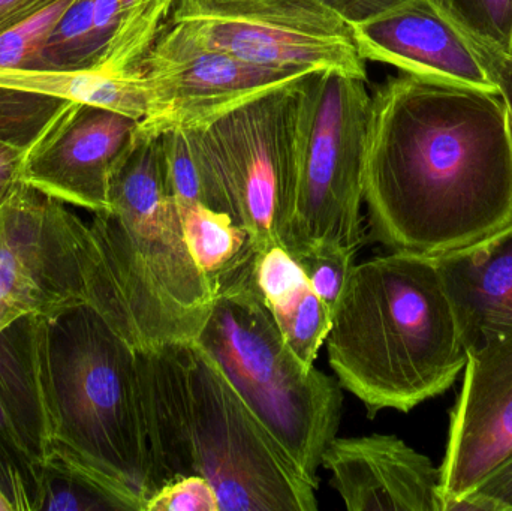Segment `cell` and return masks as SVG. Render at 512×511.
I'll return each mask as SVG.
<instances>
[{
	"instance_id": "6da1fadb",
	"label": "cell",
	"mask_w": 512,
	"mask_h": 511,
	"mask_svg": "<svg viewBox=\"0 0 512 511\" xmlns=\"http://www.w3.org/2000/svg\"><path fill=\"white\" fill-rule=\"evenodd\" d=\"M367 240L439 257L512 222V140L498 93L402 74L372 93Z\"/></svg>"
},
{
	"instance_id": "7a4b0ae2",
	"label": "cell",
	"mask_w": 512,
	"mask_h": 511,
	"mask_svg": "<svg viewBox=\"0 0 512 511\" xmlns=\"http://www.w3.org/2000/svg\"><path fill=\"white\" fill-rule=\"evenodd\" d=\"M138 375L155 494L198 476L219 511L318 509L315 486L197 341L138 353Z\"/></svg>"
},
{
	"instance_id": "3957f363",
	"label": "cell",
	"mask_w": 512,
	"mask_h": 511,
	"mask_svg": "<svg viewBox=\"0 0 512 511\" xmlns=\"http://www.w3.org/2000/svg\"><path fill=\"white\" fill-rule=\"evenodd\" d=\"M89 230V305L138 353L197 341L218 294L186 245L159 135L137 129Z\"/></svg>"
},
{
	"instance_id": "277c9868",
	"label": "cell",
	"mask_w": 512,
	"mask_h": 511,
	"mask_svg": "<svg viewBox=\"0 0 512 511\" xmlns=\"http://www.w3.org/2000/svg\"><path fill=\"white\" fill-rule=\"evenodd\" d=\"M325 345L337 381L369 419L444 395L468 363L435 258L411 252L352 267Z\"/></svg>"
},
{
	"instance_id": "5b68a950",
	"label": "cell",
	"mask_w": 512,
	"mask_h": 511,
	"mask_svg": "<svg viewBox=\"0 0 512 511\" xmlns=\"http://www.w3.org/2000/svg\"><path fill=\"white\" fill-rule=\"evenodd\" d=\"M48 323L57 407L48 461L83 477L122 511H146L155 488L137 350L89 303Z\"/></svg>"
},
{
	"instance_id": "8992f818",
	"label": "cell",
	"mask_w": 512,
	"mask_h": 511,
	"mask_svg": "<svg viewBox=\"0 0 512 511\" xmlns=\"http://www.w3.org/2000/svg\"><path fill=\"white\" fill-rule=\"evenodd\" d=\"M254 260L222 285L197 342L318 489L322 455L342 419V386L315 366H304L286 345L256 290Z\"/></svg>"
},
{
	"instance_id": "52a82bcc",
	"label": "cell",
	"mask_w": 512,
	"mask_h": 511,
	"mask_svg": "<svg viewBox=\"0 0 512 511\" xmlns=\"http://www.w3.org/2000/svg\"><path fill=\"white\" fill-rule=\"evenodd\" d=\"M370 102L367 81L343 72L312 71L298 81L294 188L280 236L292 257L321 248L358 251L366 242Z\"/></svg>"
},
{
	"instance_id": "ba28073f",
	"label": "cell",
	"mask_w": 512,
	"mask_h": 511,
	"mask_svg": "<svg viewBox=\"0 0 512 511\" xmlns=\"http://www.w3.org/2000/svg\"><path fill=\"white\" fill-rule=\"evenodd\" d=\"M298 81L186 129L203 168L207 207L245 228L255 252L282 245L294 188Z\"/></svg>"
},
{
	"instance_id": "9c48e42d",
	"label": "cell",
	"mask_w": 512,
	"mask_h": 511,
	"mask_svg": "<svg viewBox=\"0 0 512 511\" xmlns=\"http://www.w3.org/2000/svg\"><path fill=\"white\" fill-rule=\"evenodd\" d=\"M171 23L256 65L369 80L351 26L319 0H177Z\"/></svg>"
},
{
	"instance_id": "30bf717a",
	"label": "cell",
	"mask_w": 512,
	"mask_h": 511,
	"mask_svg": "<svg viewBox=\"0 0 512 511\" xmlns=\"http://www.w3.org/2000/svg\"><path fill=\"white\" fill-rule=\"evenodd\" d=\"M92 240L65 203L21 183L0 207V330L89 303Z\"/></svg>"
},
{
	"instance_id": "8fae6325",
	"label": "cell",
	"mask_w": 512,
	"mask_h": 511,
	"mask_svg": "<svg viewBox=\"0 0 512 511\" xmlns=\"http://www.w3.org/2000/svg\"><path fill=\"white\" fill-rule=\"evenodd\" d=\"M309 72L246 62L207 47L185 27L170 23L141 68L150 105L138 128L155 135L171 129L203 128Z\"/></svg>"
},
{
	"instance_id": "7c38bea8",
	"label": "cell",
	"mask_w": 512,
	"mask_h": 511,
	"mask_svg": "<svg viewBox=\"0 0 512 511\" xmlns=\"http://www.w3.org/2000/svg\"><path fill=\"white\" fill-rule=\"evenodd\" d=\"M512 456V333L469 348L439 467L442 511H451Z\"/></svg>"
},
{
	"instance_id": "4fadbf2b",
	"label": "cell",
	"mask_w": 512,
	"mask_h": 511,
	"mask_svg": "<svg viewBox=\"0 0 512 511\" xmlns=\"http://www.w3.org/2000/svg\"><path fill=\"white\" fill-rule=\"evenodd\" d=\"M138 123L107 108L72 102L27 150L21 179L62 203L93 213L107 210L111 177Z\"/></svg>"
},
{
	"instance_id": "5bb4252c",
	"label": "cell",
	"mask_w": 512,
	"mask_h": 511,
	"mask_svg": "<svg viewBox=\"0 0 512 511\" xmlns=\"http://www.w3.org/2000/svg\"><path fill=\"white\" fill-rule=\"evenodd\" d=\"M351 30L363 60L415 77L498 93L468 36L433 0H408Z\"/></svg>"
},
{
	"instance_id": "9a60e30c",
	"label": "cell",
	"mask_w": 512,
	"mask_h": 511,
	"mask_svg": "<svg viewBox=\"0 0 512 511\" xmlns=\"http://www.w3.org/2000/svg\"><path fill=\"white\" fill-rule=\"evenodd\" d=\"M321 467L351 511H442L441 473L394 435L334 438Z\"/></svg>"
},
{
	"instance_id": "2e32d148",
	"label": "cell",
	"mask_w": 512,
	"mask_h": 511,
	"mask_svg": "<svg viewBox=\"0 0 512 511\" xmlns=\"http://www.w3.org/2000/svg\"><path fill=\"white\" fill-rule=\"evenodd\" d=\"M433 258L468 350L512 333V222L469 248Z\"/></svg>"
},
{
	"instance_id": "e0dca14e",
	"label": "cell",
	"mask_w": 512,
	"mask_h": 511,
	"mask_svg": "<svg viewBox=\"0 0 512 511\" xmlns=\"http://www.w3.org/2000/svg\"><path fill=\"white\" fill-rule=\"evenodd\" d=\"M0 86L59 96L72 102L107 108L132 119H146L149 87L143 75L116 77L104 72L0 68Z\"/></svg>"
},
{
	"instance_id": "ac0fdd59",
	"label": "cell",
	"mask_w": 512,
	"mask_h": 511,
	"mask_svg": "<svg viewBox=\"0 0 512 511\" xmlns=\"http://www.w3.org/2000/svg\"><path fill=\"white\" fill-rule=\"evenodd\" d=\"M186 245L216 294L255 258L251 236L227 213L201 203L177 204Z\"/></svg>"
},
{
	"instance_id": "d6986e66",
	"label": "cell",
	"mask_w": 512,
	"mask_h": 511,
	"mask_svg": "<svg viewBox=\"0 0 512 511\" xmlns=\"http://www.w3.org/2000/svg\"><path fill=\"white\" fill-rule=\"evenodd\" d=\"M177 0H128L95 71L116 77L141 74L144 60L171 23Z\"/></svg>"
},
{
	"instance_id": "ffe728a7",
	"label": "cell",
	"mask_w": 512,
	"mask_h": 511,
	"mask_svg": "<svg viewBox=\"0 0 512 511\" xmlns=\"http://www.w3.org/2000/svg\"><path fill=\"white\" fill-rule=\"evenodd\" d=\"M104 56L95 29V0H75L27 69L87 71Z\"/></svg>"
},
{
	"instance_id": "44dd1931",
	"label": "cell",
	"mask_w": 512,
	"mask_h": 511,
	"mask_svg": "<svg viewBox=\"0 0 512 511\" xmlns=\"http://www.w3.org/2000/svg\"><path fill=\"white\" fill-rule=\"evenodd\" d=\"M264 303L292 353L304 366L313 368L333 326V315L316 296L309 281Z\"/></svg>"
},
{
	"instance_id": "7402d4cb",
	"label": "cell",
	"mask_w": 512,
	"mask_h": 511,
	"mask_svg": "<svg viewBox=\"0 0 512 511\" xmlns=\"http://www.w3.org/2000/svg\"><path fill=\"white\" fill-rule=\"evenodd\" d=\"M69 104L59 96L0 86V141L27 152Z\"/></svg>"
},
{
	"instance_id": "603a6c76",
	"label": "cell",
	"mask_w": 512,
	"mask_h": 511,
	"mask_svg": "<svg viewBox=\"0 0 512 511\" xmlns=\"http://www.w3.org/2000/svg\"><path fill=\"white\" fill-rule=\"evenodd\" d=\"M465 35L512 54V0H433Z\"/></svg>"
},
{
	"instance_id": "cb8c5ba5",
	"label": "cell",
	"mask_w": 512,
	"mask_h": 511,
	"mask_svg": "<svg viewBox=\"0 0 512 511\" xmlns=\"http://www.w3.org/2000/svg\"><path fill=\"white\" fill-rule=\"evenodd\" d=\"M165 174L168 188L177 204L201 203L207 206V188L203 168L192 147L188 131L171 129L162 132Z\"/></svg>"
},
{
	"instance_id": "d4e9b609",
	"label": "cell",
	"mask_w": 512,
	"mask_h": 511,
	"mask_svg": "<svg viewBox=\"0 0 512 511\" xmlns=\"http://www.w3.org/2000/svg\"><path fill=\"white\" fill-rule=\"evenodd\" d=\"M75 0H57L0 35V68H29Z\"/></svg>"
},
{
	"instance_id": "484cf974",
	"label": "cell",
	"mask_w": 512,
	"mask_h": 511,
	"mask_svg": "<svg viewBox=\"0 0 512 511\" xmlns=\"http://www.w3.org/2000/svg\"><path fill=\"white\" fill-rule=\"evenodd\" d=\"M41 510L122 511L83 477L54 461H48L44 468Z\"/></svg>"
},
{
	"instance_id": "4316f807",
	"label": "cell",
	"mask_w": 512,
	"mask_h": 511,
	"mask_svg": "<svg viewBox=\"0 0 512 511\" xmlns=\"http://www.w3.org/2000/svg\"><path fill=\"white\" fill-rule=\"evenodd\" d=\"M357 251L343 248H321L295 255L316 296L330 309L331 315L339 305L348 284Z\"/></svg>"
},
{
	"instance_id": "83f0119b",
	"label": "cell",
	"mask_w": 512,
	"mask_h": 511,
	"mask_svg": "<svg viewBox=\"0 0 512 511\" xmlns=\"http://www.w3.org/2000/svg\"><path fill=\"white\" fill-rule=\"evenodd\" d=\"M146 511H219L215 489L203 477H180L162 486Z\"/></svg>"
},
{
	"instance_id": "f1b7e54d",
	"label": "cell",
	"mask_w": 512,
	"mask_h": 511,
	"mask_svg": "<svg viewBox=\"0 0 512 511\" xmlns=\"http://www.w3.org/2000/svg\"><path fill=\"white\" fill-rule=\"evenodd\" d=\"M451 511H512V456Z\"/></svg>"
},
{
	"instance_id": "f546056e",
	"label": "cell",
	"mask_w": 512,
	"mask_h": 511,
	"mask_svg": "<svg viewBox=\"0 0 512 511\" xmlns=\"http://www.w3.org/2000/svg\"><path fill=\"white\" fill-rule=\"evenodd\" d=\"M468 38L504 102L512 140V54L489 47L471 36Z\"/></svg>"
},
{
	"instance_id": "4dcf8cb0",
	"label": "cell",
	"mask_w": 512,
	"mask_h": 511,
	"mask_svg": "<svg viewBox=\"0 0 512 511\" xmlns=\"http://www.w3.org/2000/svg\"><path fill=\"white\" fill-rule=\"evenodd\" d=\"M336 12L349 26L372 20L408 0H319Z\"/></svg>"
},
{
	"instance_id": "1f68e13d",
	"label": "cell",
	"mask_w": 512,
	"mask_h": 511,
	"mask_svg": "<svg viewBox=\"0 0 512 511\" xmlns=\"http://www.w3.org/2000/svg\"><path fill=\"white\" fill-rule=\"evenodd\" d=\"M24 156H26V150L0 141V207L23 183L21 174H23Z\"/></svg>"
},
{
	"instance_id": "d6a6232c",
	"label": "cell",
	"mask_w": 512,
	"mask_h": 511,
	"mask_svg": "<svg viewBox=\"0 0 512 511\" xmlns=\"http://www.w3.org/2000/svg\"><path fill=\"white\" fill-rule=\"evenodd\" d=\"M57 0H0V35Z\"/></svg>"
},
{
	"instance_id": "836d02e7",
	"label": "cell",
	"mask_w": 512,
	"mask_h": 511,
	"mask_svg": "<svg viewBox=\"0 0 512 511\" xmlns=\"http://www.w3.org/2000/svg\"><path fill=\"white\" fill-rule=\"evenodd\" d=\"M0 511H14L12 510L11 503H9L8 498L0 492Z\"/></svg>"
}]
</instances>
